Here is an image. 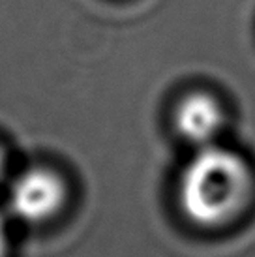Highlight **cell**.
I'll use <instances>...</instances> for the list:
<instances>
[{"label":"cell","instance_id":"cell-1","mask_svg":"<svg viewBox=\"0 0 255 257\" xmlns=\"http://www.w3.org/2000/svg\"><path fill=\"white\" fill-rule=\"evenodd\" d=\"M253 182V171L238 152L206 145L195 150L180 175L178 203L191 223L220 227L249 205Z\"/></svg>","mask_w":255,"mask_h":257},{"label":"cell","instance_id":"cell-2","mask_svg":"<svg viewBox=\"0 0 255 257\" xmlns=\"http://www.w3.org/2000/svg\"><path fill=\"white\" fill-rule=\"evenodd\" d=\"M68 188L64 179L47 167H29L10 186V212L25 223L51 220L66 203Z\"/></svg>","mask_w":255,"mask_h":257},{"label":"cell","instance_id":"cell-3","mask_svg":"<svg viewBox=\"0 0 255 257\" xmlns=\"http://www.w3.org/2000/svg\"><path fill=\"white\" fill-rule=\"evenodd\" d=\"M173 122L186 143L201 149L216 143L225 124V114L212 94L191 92L178 101Z\"/></svg>","mask_w":255,"mask_h":257},{"label":"cell","instance_id":"cell-4","mask_svg":"<svg viewBox=\"0 0 255 257\" xmlns=\"http://www.w3.org/2000/svg\"><path fill=\"white\" fill-rule=\"evenodd\" d=\"M8 253V225L4 216L0 214V257H6Z\"/></svg>","mask_w":255,"mask_h":257},{"label":"cell","instance_id":"cell-5","mask_svg":"<svg viewBox=\"0 0 255 257\" xmlns=\"http://www.w3.org/2000/svg\"><path fill=\"white\" fill-rule=\"evenodd\" d=\"M6 167H8L6 152H4V149L0 147V182H2V179H4V175H6Z\"/></svg>","mask_w":255,"mask_h":257}]
</instances>
